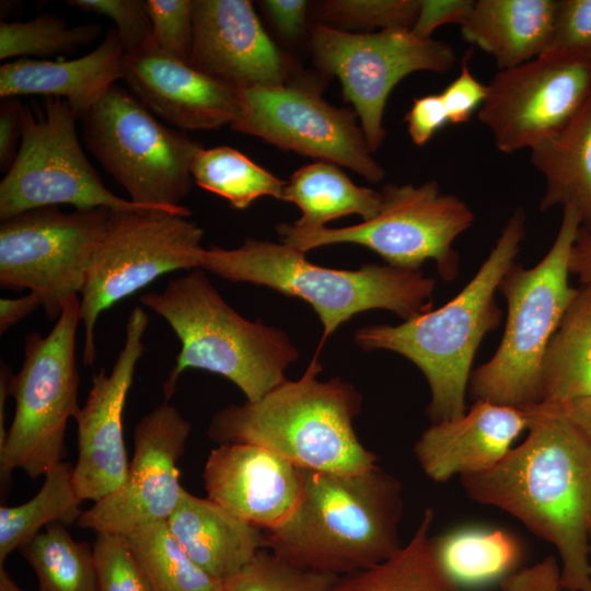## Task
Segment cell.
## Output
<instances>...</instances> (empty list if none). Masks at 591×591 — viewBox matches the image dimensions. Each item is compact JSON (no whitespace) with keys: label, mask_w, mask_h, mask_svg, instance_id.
Returning a JSON list of instances; mask_svg holds the SVG:
<instances>
[{"label":"cell","mask_w":591,"mask_h":591,"mask_svg":"<svg viewBox=\"0 0 591 591\" xmlns=\"http://www.w3.org/2000/svg\"><path fill=\"white\" fill-rule=\"evenodd\" d=\"M522 409L526 438L461 484L472 500L508 512L556 548L565 589L590 591L591 447L549 404Z\"/></svg>","instance_id":"obj_1"},{"label":"cell","mask_w":591,"mask_h":591,"mask_svg":"<svg viewBox=\"0 0 591 591\" xmlns=\"http://www.w3.org/2000/svg\"><path fill=\"white\" fill-rule=\"evenodd\" d=\"M291 515L266 532L267 549L301 567L335 575L375 566L402 544V483L378 465L358 473L302 468Z\"/></svg>","instance_id":"obj_2"},{"label":"cell","mask_w":591,"mask_h":591,"mask_svg":"<svg viewBox=\"0 0 591 591\" xmlns=\"http://www.w3.org/2000/svg\"><path fill=\"white\" fill-rule=\"evenodd\" d=\"M526 216L517 208L475 276L441 308L399 325H369L355 333L364 351L390 350L410 360L430 389L427 415L431 424L459 418L467 406L465 395L475 354L501 321L495 293L514 264L525 237Z\"/></svg>","instance_id":"obj_3"},{"label":"cell","mask_w":591,"mask_h":591,"mask_svg":"<svg viewBox=\"0 0 591 591\" xmlns=\"http://www.w3.org/2000/svg\"><path fill=\"white\" fill-rule=\"evenodd\" d=\"M321 370L314 357L300 379L286 380L257 402L222 408L210 421L209 438L263 447L303 470L346 474L375 466L376 455L352 424L360 393L339 378L317 380Z\"/></svg>","instance_id":"obj_4"},{"label":"cell","mask_w":591,"mask_h":591,"mask_svg":"<svg viewBox=\"0 0 591 591\" xmlns=\"http://www.w3.org/2000/svg\"><path fill=\"white\" fill-rule=\"evenodd\" d=\"M200 268L306 301L322 322V341L354 315L372 309L389 310L404 321L425 314L436 288V280L421 270L379 264L334 269L311 263L291 245L252 237L236 248L204 250Z\"/></svg>","instance_id":"obj_5"},{"label":"cell","mask_w":591,"mask_h":591,"mask_svg":"<svg viewBox=\"0 0 591 591\" xmlns=\"http://www.w3.org/2000/svg\"><path fill=\"white\" fill-rule=\"evenodd\" d=\"M139 301L164 318L181 343L163 385L165 401L186 369H202L229 379L247 402H257L287 380L286 369L299 357L283 331L233 310L201 268L170 280L162 291L142 294Z\"/></svg>","instance_id":"obj_6"},{"label":"cell","mask_w":591,"mask_h":591,"mask_svg":"<svg viewBox=\"0 0 591 591\" xmlns=\"http://www.w3.org/2000/svg\"><path fill=\"white\" fill-rule=\"evenodd\" d=\"M581 225L579 215L563 209L557 235L533 267L513 264L498 291L507 302V322L494 356L472 371L468 393L475 401L525 408L541 403L545 354L579 288L569 285L568 260Z\"/></svg>","instance_id":"obj_7"},{"label":"cell","mask_w":591,"mask_h":591,"mask_svg":"<svg viewBox=\"0 0 591 591\" xmlns=\"http://www.w3.org/2000/svg\"><path fill=\"white\" fill-rule=\"evenodd\" d=\"M80 324V299L65 305L51 331L25 337L21 369L10 379L15 413L0 447L1 488L14 470L32 479L45 474L66 455L65 434L78 404L79 372L76 335Z\"/></svg>","instance_id":"obj_8"},{"label":"cell","mask_w":591,"mask_h":591,"mask_svg":"<svg viewBox=\"0 0 591 591\" xmlns=\"http://www.w3.org/2000/svg\"><path fill=\"white\" fill-rule=\"evenodd\" d=\"M88 149L136 205L188 217L179 202L192 188L199 143L166 127L115 83L82 116Z\"/></svg>","instance_id":"obj_9"},{"label":"cell","mask_w":591,"mask_h":591,"mask_svg":"<svg viewBox=\"0 0 591 591\" xmlns=\"http://www.w3.org/2000/svg\"><path fill=\"white\" fill-rule=\"evenodd\" d=\"M381 196L378 215L356 225L332 229L280 223L276 229L282 243L304 253L331 244H359L392 267L420 270L431 259L442 279H455L459 254L453 243L474 223L470 206L456 195L442 193L434 179L418 186L386 184Z\"/></svg>","instance_id":"obj_10"},{"label":"cell","mask_w":591,"mask_h":591,"mask_svg":"<svg viewBox=\"0 0 591 591\" xmlns=\"http://www.w3.org/2000/svg\"><path fill=\"white\" fill-rule=\"evenodd\" d=\"M202 236L196 222L170 211H112L81 292L85 366L95 362L94 329L99 316L164 274L200 268Z\"/></svg>","instance_id":"obj_11"},{"label":"cell","mask_w":591,"mask_h":591,"mask_svg":"<svg viewBox=\"0 0 591 591\" xmlns=\"http://www.w3.org/2000/svg\"><path fill=\"white\" fill-rule=\"evenodd\" d=\"M18 154L0 183V219L44 207L72 205L78 210L150 209L113 194L84 154L79 119L68 102L45 97L39 108L22 106Z\"/></svg>","instance_id":"obj_12"},{"label":"cell","mask_w":591,"mask_h":591,"mask_svg":"<svg viewBox=\"0 0 591 591\" xmlns=\"http://www.w3.org/2000/svg\"><path fill=\"white\" fill-rule=\"evenodd\" d=\"M309 44L316 66L339 79L372 153L386 135L383 117L393 88L414 72L444 73L456 62L450 44L421 38L410 28L352 33L315 23Z\"/></svg>","instance_id":"obj_13"},{"label":"cell","mask_w":591,"mask_h":591,"mask_svg":"<svg viewBox=\"0 0 591 591\" xmlns=\"http://www.w3.org/2000/svg\"><path fill=\"white\" fill-rule=\"evenodd\" d=\"M112 211L44 207L2 220L1 287L37 293L46 316L57 320L68 301L81 294Z\"/></svg>","instance_id":"obj_14"},{"label":"cell","mask_w":591,"mask_h":591,"mask_svg":"<svg viewBox=\"0 0 591 591\" xmlns=\"http://www.w3.org/2000/svg\"><path fill=\"white\" fill-rule=\"evenodd\" d=\"M237 92L240 111L231 129L341 165L372 183L384 178L385 171L373 159L356 112L329 104L312 85L286 82Z\"/></svg>","instance_id":"obj_15"},{"label":"cell","mask_w":591,"mask_h":591,"mask_svg":"<svg viewBox=\"0 0 591 591\" xmlns=\"http://www.w3.org/2000/svg\"><path fill=\"white\" fill-rule=\"evenodd\" d=\"M591 96V60L540 56L498 70L478 120L502 153L529 151L556 136Z\"/></svg>","instance_id":"obj_16"},{"label":"cell","mask_w":591,"mask_h":591,"mask_svg":"<svg viewBox=\"0 0 591 591\" xmlns=\"http://www.w3.org/2000/svg\"><path fill=\"white\" fill-rule=\"evenodd\" d=\"M189 432V421L167 401L143 416L135 427L126 480L82 511L78 525L128 536L143 526L166 522L185 493L176 464Z\"/></svg>","instance_id":"obj_17"},{"label":"cell","mask_w":591,"mask_h":591,"mask_svg":"<svg viewBox=\"0 0 591 591\" xmlns=\"http://www.w3.org/2000/svg\"><path fill=\"white\" fill-rule=\"evenodd\" d=\"M149 316L136 306L126 325L124 346L107 374L93 375L88 398L74 419L78 425V461L72 482L79 498L97 501L126 480L129 462L123 436V412L144 346Z\"/></svg>","instance_id":"obj_18"},{"label":"cell","mask_w":591,"mask_h":591,"mask_svg":"<svg viewBox=\"0 0 591 591\" xmlns=\"http://www.w3.org/2000/svg\"><path fill=\"white\" fill-rule=\"evenodd\" d=\"M189 65L236 90L288 82L285 57L247 0H194Z\"/></svg>","instance_id":"obj_19"},{"label":"cell","mask_w":591,"mask_h":591,"mask_svg":"<svg viewBox=\"0 0 591 591\" xmlns=\"http://www.w3.org/2000/svg\"><path fill=\"white\" fill-rule=\"evenodd\" d=\"M121 80L151 112L181 129H217L239 115L235 88L167 55L153 39L124 54Z\"/></svg>","instance_id":"obj_20"},{"label":"cell","mask_w":591,"mask_h":591,"mask_svg":"<svg viewBox=\"0 0 591 591\" xmlns=\"http://www.w3.org/2000/svg\"><path fill=\"white\" fill-rule=\"evenodd\" d=\"M207 498L269 532L293 512L302 489V468L263 447L218 444L204 468Z\"/></svg>","instance_id":"obj_21"},{"label":"cell","mask_w":591,"mask_h":591,"mask_svg":"<svg viewBox=\"0 0 591 591\" xmlns=\"http://www.w3.org/2000/svg\"><path fill=\"white\" fill-rule=\"evenodd\" d=\"M528 421L522 408L475 401L463 416L431 424L416 441L414 453L425 475L436 483L483 473L507 455Z\"/></svg>","instance_id":"obj_22"},{"label":"cell","mask_w":591,"mask_h":591,"mask_svg":"<svg viewBox=\"0 0 591 591\" xmlns=\"http://www.w3.org/2000/svg\"><path fill=\"white\" fill-rule=\"evenodd\" d=\"M124 47L115 28L89 54L62 61L20 58L0 67L1 99L59 97L79 119L121 79Z\"/></svg>","instance_id":"obj_23"},{"label":"cell","mask_w":591,"mask_h":591,"mask_svg":"<svg viewBox=\"0 0 591 591\" xmlns=\"http://www.w3.org/2000/svg\"><path fill=\"white\" fill-rule=\"evenodd\" d=\"M166 523L190 558L221 582L234 577L268 545L264 530L187 490Z\"/></svg>","instance_id":"obj_24"},{"label":"cell","mask_w":591,"mask_h":591,"mask_svg":"<svg viewBox=\"0 0 591 591\" xmlns=\"http://www.w3.org/2000/svg\"><path fill=\"white\" fill-rule=\"evenodd\" d=\"M557 8L558 0H477L460 30L499 70L510 69L547 50Z\"/></svg>","instance_id":"obj_25"},{"label":"cell","mask_w":591,"mask_h":591,"mask_svg":"<svg viewBox=\"0 0 591 591\" xmlns=\"http://www.w3.org/2000/svg\"><path fill=\"white\" fill-rule=\"evenodd\" d=\"M530 162L545 179L540 210L573 209L591 222V96L554 137L530 150Z\"/></svg>","instance_id":"obj_26"},{"label":"cell","mask_w":591,"mask_h":591,"mask_svg":"<svg viewBox=\"0 0 591 591\" xmlns=\"http://www.w3.org/2000/svg\"><path fill=\"white\" fill-rule=\"evenodd\" d=\"M433 510L427 508L412 538L384 561L338 577L331 591H465L448 573L430 530Z\"/></svg>","instance_id":"obj_27"},{"label":"cell","mask_w":591,"mask_h":591,"mask_svg":"<svg viewBox=\"0 0 591 591\" xmlns=\"http://www.w3.org/2000/svg\"><path fill=\"white\" fill-rule=\"evenodd\" d=\"M282 200L301 210V217L293 224L321 228L350 215H359L363 221L372 219L380 210L382 196L381 192L354 184L338 165L317 161L291 175Z\"/></svg>","instance_id":"obj_28"},{"label":"cell","mask_w":591,"mask_h":591,"mask_svg":"<svg viewBox=\"0 0 591 591\" xmlns=\"http://www.w3.org/2000/svg\"><path fill=\"white\" fill-rule=\"evenodd\" d=\"M591 394V286H581L544 357L541 403Z\"/></svg>","instance_id":"obj_29"},{"label":"cell","mask_w":591,"mask_h":591,"mask_svg":"<svg viewBox=\"0 0 591 591\" xmlns=\"http://www.w3.org/2000/svg\"><path fill=\"white\" fill-rule=\"evenodd\" d=\"M433 541L443 567L464 590L500 582L521 568L524 556L521 542L500 529L464 526Z\"/></svg>","instance_id":"obj_30"},{"label":"cell","mask_w":591,"mask_h":591,"mask_svg":"<svg viewBox=\"0 0 591 591\" xmlns=\"http://www.w3.org/2000/svg\"><path fill=\"white\" fill-rule=\"evenodd\" d=\"M81 499L72 482V468L60 462L46 474L39 491L19 506L0 508V567L7 557L33 540L43 526L78 522Z\"/></svg>","instance_id":"obj_31"},{"label":"cell","mask_w":591,"mask_h":591,"mask_svg":"<svg viewBox=\"0 0 591 591\" xmlns=\"http://www.w3.org/2000/svg\"><path fill=\"white\" fill-rule=\"evenodd\" d=\"M190 174L199 187L227 199L235 209H245L264 196L282 200L287 184L228 146L201 147L192 161Z\"/></svg>","instance_id":"obj_32"},{"label":"cell","mask_w":591,"mask_h":591,"mask_svg":"<svg viewBox=\"0 0 591 591\" xmlns=\"http://www.w3.org/2000/svg\"><path fill=\"white\" fill-rule=\"evenodd\" d=\"M126 538L151 591H223L224 582L190 558L166 522L143 526Z\"/></svg>","instance_id":"obj_33"},{"label":"cell","mask_w":591,"mask_h":591,"mask_svg":"<svg viewBox=\"0 0 591 591\" xmlns=\"http://www.w3.org/2000/svg\"><path fill=\"white\" fill-rule=\"evenodd\" d=\"M36 573L37 591H99L93 548L51 523L20 548Z\"/></svg>","instance_id":"obj_34"},{"label":"cell","mask_w":591,"mask_h":591,"mask_svg":"<svg viewBox=\"0 0 591 591\" xmlns=\"http://www.w3.org/2000/svg\"><path fill=\"white\" fill-rule=\"evenodd\" d=\"M100 32L99 25L70 26L51 14L27 21L1 22L0 59L72 54L93 43Z\"/></svg>","instance_id":"obj_35"},{"label":"cell","mask_w":591,"mask_h":591,"mask_svg":"<svg viewBox=\"0 0 591 591\" xmlns=\"http://www.w3.org/2000/svg\"><path fill=\"white\" fill-rule=\"evenodd\" d=\"M337 578L301 567L265 548L224 582L223 591H331Z\"/></svg>","instance_id":"obj_36"},{"label":"cell","mask_w":591,"mask_h":591,"mask_svg":"<svg viewBox=\"0 0 591 591\" xmlns=\"http://www.w3.org/2000/svg\"><path fill=\"white\" fill-rule=\"evenodd\" d=\"M420 0H325L315 8L322 24L347 31L412 28Z\"/></svg>","instance_id":"obj_37"},{"label":"cell","mask_w":591,"mask_h":591,"mask_svg":"<svg viewBox=\"0 0 591 591\" xmlns=\"http://www.w3.org/2000/svg\"><path fill=\"white\" fill-rule=\"evenodd\" d=\"M92 548L99 591H151L126 536L96 533Z\"/></svg>","instance_id":"obj_38"},{"label":"cell","mask_w":591,"mask_h":591,"mask_svg":"<svg viewBox=\"0 0 591 591\" xmlns=\"http://www.w3.org/2000/svg\"><path fill=\"white\" fill-rule=\"evenodd\" d=\"M154 44L167 55L189 62L194 36L190 0H144Z\"/></svg>","instance_id":"obj_39"},{"label":"cell","mask_w":591,"mask_h":591,"mask_svg":"<svg viewBox=\"0 0 591 591\" xmlns=\"http://www.w3.org/2000/svg\"><path fill=\"white\" fill-rule=\"evenodd\" d=\"M542 56H591V0H558L551 44Z\"/></svg>","instance_id":"obj_40"},{"label":"cell","mask_w":591,"mask_h":591,"mask_svg":"<svg viewBox=\"0 0 591 591\" xmlns=\"http://www.w3.org/2000/svg\"><path fill=\"white\" fill-rule=\"evenodd\" d=\"M68 4L114 21L125 53L132 51L152 39L144 0H70Z\"/></svg>","instance_id":"obj_41"},{"label":"cell","mask_w":591,"mask_h":591,"mask_svg":"<svg viewBox=\"0 0 591 591\" xmlns=\"http://www.w3.org/2000/svg\"><path fill=\"white\" fill-rule=\"evenodd\" d=\"M468 51L461 63L459 74L440 92L449 124L467 123L478 112L487 95V84H483L472 73Z\"/></svg>","instance_id":"obj_42"},{"label":"cell","mask_w":591,"mask_h":591,"mask_svg":"<svg viewBox=\"0 0 591 591\" xmlns=\"http://www.w3.org/2000/svg\"><path fill=\"white\" fill-rule=\"evenodd\" d=\"M404 120L412 141L425 146L447 124V111L440 93L427 94L414 99Z\"/></svg>","instance_id":"obj_43"},{"label":"cell","mask_w":591,"mask_h":591,"mask_svg":"<svg viewBox=\"0 0 591 591\" xmlns=\"http://www.w3.org/2000/svg\"><path fill=\"white\" fill-rule=\"evenodd\" d=\"M499 587L501 591H570L561 583L560 564L554 555L519 568L505 577Z\"/></svg>","instance_id":"obj_44"},{"label":"cell","mask_w":591,"mask_h":591,"mask_svg":"<svg viewBox=\"0 0 591 591\" xmlns=\"http://www.w3.org/2000/svg\"><path fill=\"white\" fill-rule=\"evenodd\" d=\"M472 0H420V7L412 32L430 38L433 31L447 24L461 25L473 8Z\"/></svg>","instance_id":"obj_45"},{"label":"cell","mask_w":591,"mask_h":591,"mask_svg":"<svg viewBox=\"0 0 591 591\" xmlns=\"http://www.w3.org/2000/svg\"><path fill=\"white\" fill-rule=\"evenodd\" d=\"M22 106V102L18 97L1 99L0 166L5 172L13 163L21 143Z\"/></svg>","instance_id":"obj_46"},{"label":"cell","mask_w":591,"mask_h":591,"mask_svg":"<svg viewBox=\"0 0 591 591\" xmlns=\"http://www.w3.org/2000/svg\"><path fill=\"white\" fill-rule=\"evenodd\" d=\"M260 5L281 36L299 37L305 30L309 2L305 0H265Z\"/></svg>","instance_id":"obj_47"},{"label":"cell","mask_w":591,"mask_h":591,"mask_svg":"<svg viewBox=\"0 0 591 591\" xmlns=\"http://www.w3.org/2000/svg\"><path fill=\"white\" fill-rule=\"evenodd\" d=\"M569 273L575 275L581 286H591V222L581 224L572 243Z\"/></svg>","instance_id":"obj_48"},{"label":"cell","mask_w":591,"mask_h":591,"mask_svg":"<svg viewBox=\"0 0 591 591\" xmlns=\"http://www.w3.org/2000/svg\"><path fill=\"white\" fill-rule=\"evenodd\" d=\"M38 306H42V299L37 293L31 291L19 298H2L0 300V333L4 334Z\"/></svg>","instance_id":"obj_49"},{"label":"cell","mask_w":591,"mask_h":591,"mask_svg":"<svg viewBox=\"0 0 591 591\" xmlns=\"http://www.w3.org/2000/svg\"><path fill=\"white\" fill-rule=\"evenodd\" d=\"M565 416L591 447V394L561 403H546Z\"/></svg>","instance_id":"obj_50"},{"label":"cell","mask_w":591,"mask_h":591,"mask_svg":"<svg viewBox=\"0 0 591 591\" xmlns=\"http://www.w3.org/2000/svg\"><path fill=\"white\" fill-rule=\"evenodd\" d=\"M0 591H25L21 589L9 576L3 567H0Z\"/></svg>","instance_id":"obj_51"},{"label":"cell","mask_w":591,"mask_h":591,"mask_svg":"<svg viewBox=\"0 0 591 591\" xmlns=\"http://www.w3.org/2000/svg\"><path fill=\"white\" fill-rule=\"evenodd\" d=\"M590 559H591V533H590ZM591 591V589H590Z\"/></svg>","instance_id":"obj_52"},{"label":"cell","mask_w":591,"mask_h":591,"mask_svg":"<svg viewBox=\"0 0 591 591\" xmlns=\"http://www.w3.org/2000/svg\"><path fill=\"white\" fill-rule=\"evenodd\" d=\"M589 59L591 60V56L589 57Z\"/></svg>","instance_id":"obj_53"}]
</instances>
